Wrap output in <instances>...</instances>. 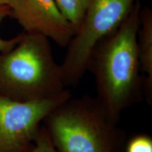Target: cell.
<instances>
[{
    "label": "cell",
    "instance_id": "10",
    "mask_svg": "<svg viewBox=\"0 0 152 152\" xmlns=\"http://www.w3.org/2000/svg\"><path fill=\"white\" fill-rule=\"evenodd\" d=\"M126 152H152V139L147 134H137L128 142Z\"/></svg>",
    "mask_w": 152,
    "mask_h": 152
},
{
    "label": "cell",
    "instance_id": "6",
    "mask_svg": "<svg viewBox=\"0 0 152 152\" xmlns=\"http://www.w3.org/2000/svg\"><path fill=\"white\" fill-rule=\"evenodd\" d=\"M9 7L24 33L42 35L61 47H67L75 34L54 0H11Z\"/></svg>",
    "mask_w": 152,
    "mask_h": 152
},
{
    "label": "cell",
    "instance_id": "4",
    "mask_svg": "<svg viewBox=\"0 0 152 152\" xmlns=\"http://www.w3.org/2000/svg\"><path fill=\"white\" fill-rule=\"evenodd\" d=\"M136 0H90L78 30L60 64L66 87L75 85L87 71L91 54L102 39L117 30Z\"/></svg>",
    "mask_w": 152,
    "mask_h": 152
},
{
    "label": "cell",
    "instance_id": "11",
    "mask_svg": "<svg viewBox=\"0 0 152 152\" xmlns=\"http://www.w3.org/2000/svg\"><path fill=\"white\" fill-rule=\"evenodd\" d=\"M11 16V9L9 6L0 5V24L7 16ZM23 33L19 34L11 39H3L0 37V53L12 49L21 39Z\"/></svg>",
    "mask_w": 152,
    "mask_h": 152
},
{
    "label": "cell",
    "instance_id": "2",
    "mask_svg": "<svg viewBox=\"0 0 152 152\" xmlns=\"http://www.w3.org/2000/svg\"><path fill=\"white\" fill-rule=\"evenodd\" d=\"M50 40L26 33L12 49L0 53V96L19 102H39L67 90Z\"/></svg>",
    "mask_w": 152,
    "mask_h": 152
},
{
    "label": "cell",
    "instance_id": "8",
    "mask_svg": "<svg viewBox=\"0 0 152 152\" xmlns=\"http://www.w3.org/2000/svg\"><path fill=\"white\" fill-rule=\"evenodd\" d=\"M54 1L75 33L83 21L90 0H54Z\"/></svg>",
    "mask_w": 152,
    "mask_h": 152
},
{
    "label": "cell",
    "instance_id": "3",
    "mask_svg": "<svg viewBox=\"0 0 152 152\" xmlns=\"http://www.w3.org/2000/svg\"><path fill=\"white\" fill-rule=\"evenodd\" d=\"M99 99L69 98L53 109L42 124L58 152H120L125 133Z\"/></svg>",
    "mask_w": 152,
    "mask_h": 152
},
{
    "label": "cell",
    "instance_id": "7",
    "mask_svg": "<svg viewBox=\"0 0 152 152\" xmlns=\"http://www.w3.org/2000/svg\"><path fill=\"white\" fill-rule=\"evenodd\" d=\"M137 46L141 71L144 74V89L149 102L152 98V10L149 7L140 11Z\"/></svg>",
    "mask_w": 152,
    "mask_h": 152
},
{
    "label": "cell",
    "instance_id": "9",
    "mask_svg": "<svg viewBox=\"0 0 152 152\" xmlns=\"http://www.w3.org/2000/svg\"><path fill=\"white\" fill-rule=\"evenodd\" d=\"M28 152H58L43 124L38 131L33 148Z\"/></svg>",
    "mask_w": 152,
    "mask_h": 152
},
{
    "label": "cell",
    "instance_id": "12",
    "mask_svg": "<svg viewBox=\"0 0 152 152\" xmlns=\"http://www.w3.org/2000/svg\"><path fill=\"white\" fill-rule=\"evenodd\" d=\"M11 0H0V5L9 6Z\"/></svg>",
    "mask_w": 152,
    "mask_h": 152
},
{
    "label": "cell",
    "instance_id": "5",
    "mask_svg": "<svg viewBox=\"0 0 152 152\" xmlns=\"http://www.w3.org/2000/svg\"><path fill=\"white\" fill-rule=\"evenodd\" d=\"M71 96L68 90L39 102H19L0 96V152L29 151L44 119Z\"/></svg>",
    "mask_w": 152,
    "mask_h": 152
},
{
    "label": "cell",
    "instance_id": "1",
    "mask_svg": "<svg viewBox=\"0 0 152 152\" xmlns=\"http://www.w3.org/2000/svg\"><path fill=\"white\" fill-rule=\"evenodd\" d=\"M141 9L136 0L117 30L96 45L87 66L94 77L96 96L117 122L123 111L140 100L144 90L137 46Z\"/></svg>",
    "mask_w": 152,
    "mask_h": 152
}]
</instances>
